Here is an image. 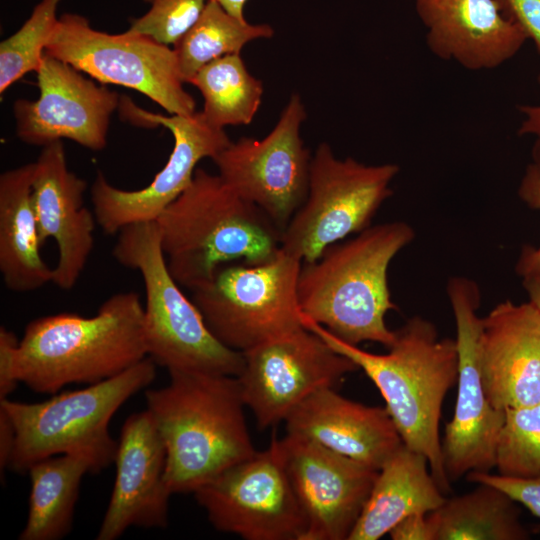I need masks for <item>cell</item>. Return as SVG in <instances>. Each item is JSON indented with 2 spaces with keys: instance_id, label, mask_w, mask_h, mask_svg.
<instances>
[{
  "instance_id": "1",
  "label": "cell",
  "mask_w": 540,
  "mask_h": 540,
  "mask_svg": "<svg viewBox=\"0 0 540 540\" xmlns=\"http://www.w3.org/2000/svg\"><path fill=\"white\" fill-rule=\"evenodd\" d=\"M302 324L364 371L384 398L404 445L427 458L441 491L450 492L439 424L444 398L457 383L456 340L439 338L431 321L413 316L395 331L386 354H374L336 338L308 318L302 317Z\"/></svg>"
},
{
  "instance_id": "2",
  "label": "cell",
  "mask_w": 540,
  "mask_h": 540,
  "mask_svg": "<svg viewBox=\"0 0 540 540\" xmlns=\"http://www.w3.org/2000/svg\"><path fill=\"white\" fill-rule=\"evenodd\" d=\"M168 372V385L145 392L147 410L166 447L170 491L194 492L256 450L236 376Z\"/></svg>"
},
{
  "instance_id": "3",
  "label": "cell",
  "mask_w": 540,
  "mask_h": 540,
  "mask_svg": "<svg viewBox=\"0 0 540 540\" xmlns=\"http://www.w3.org/2000/svg\"><path fill=\"white\" fill-rule=\"evenodd\" d=\"M414 238V229L403 221L371 225L329 246L317 260L302 263L298 300L303 317L348 344L370 341L388 349L395 331L387 327L385 316L398 309L388 268Z\"/></svg>"
},
{
  "instance_id": "4",
  "label": "cell",
  "mask_w": 540,
  "mask_h": 540,
  "mask_svg": "<svg viewBox=\"0 0 540 540\" xmlns=\"http://www.w3.org/2000/svg\"><path fill=\"white\" fill-rule=\"evenodd\" d=\"M154 221L171 275L191 290L227 263L259 264L280 251L282 230L219 174L202 168Z\"/></svg>"
},
{
  "instance_id": "5",
  "label": "cell",
  "mask_w": 540,
  "mask_h": 540,
  "mask_svg": "<svg viewBox=\"0 0 540 540\" xmlns=\"http://www.w3.org/2000/svg\"><path fill=\"white\" fill-rule=\"evenodd\" d=\"M146 357L144 305L137 292H119L92 317L59 313L28 323L18 377L36 393L55 394L67 384L112 378Z\"/></svg>"
},
{
  "instance_id": "6",
  "label": "cell",
  "mask_w": 540,
  "mask_h": 540,
  "mask_svg": "<svg viewBox=\"0 0 540 540\" xmlns=\"http://www.w3.org/2000/svg\"><path fill=\"white\" fill-rule=\"evenodd\" d=\"M156 366L147 356L112 378L55 393L44 402L0 400L15 428L8 469L25 473L34 463L59 454L86 456L92 473L109 466L118 446L108 429L110 420L123 403L154 381Z\"/></svg>"
},
{
  "instance_id": "7",
  "label": "cell",
  "mask_w": 540,
  "mask_h": 540,
  "mask_svg": "<svg viewBox=\"0 0 540 540\" xmlns=\"http://www.w3.org/2000/svg\"><path fill=\"white\" fill-rule=\"evenodd\" d=\"M113 256L137 270L145 289L144 337L147 356L168 371L239 376L242 352L223 345L207 327L199 309L171 275L155 221L122 228Z\"/></svg>"
},
{
  "instance_id": "8",
  "label": "cell",
  "mask_w": 540,
  "mask_h": 540,
  "mask_svg": "<svg viewBox=\"0 0 540 540\" xmlns=\"http://www.w3.org/2000/svg\"><path fill=\"white\" fill-rule=\"evenodd\" d=\"M301 267L281 250L263 263L226 264L192 290V301L223 345L244 352L303 326Z\"/></svg>"
},
{
  "instance_id": "9",
  "label": "cell",
  "mask_w": 540,
  "mask_h": 540,
  "mask_svg": "<svg viewBox=\"0 0 540 540\" xmlns=\"http://www.w3.org/2000/svg\"><path fill=\"white\" fill-rule=\"evenodd\" d=\"M399 171L395 163L339 159L320 143L311 158L306 198L282 231L280 250L310 263L329 246L368 228L392 195Z\"/></svg>"
},
{
  "instance_id": "10",
  "label": "cell",
  "mask_w": 540,
  "mask_h": 540,
  "mask_svg": "<svg viewBox=\"0 0 540 540\" xmlns=\"http://www.w3.org/2000/svg\"><path fill=\"white\" fill-rule=\"evenodd\" d=\"M45 54L72 65L102 84L134 89L171 115H192L194 98L184 89L177 58L168 45L125 31L110 34L91 27L79 14L65 13Z\"/></svg>"
},
{
  "instance_id": "11",
  "label": "cell",
  "mask_w": 540,
  "mask_h": 540,
  "mask_svg": "<svg viewBox=\"0 0 540 540\" xmlns=\"http://www.w3.org/2000/svg\"><path fill=\"white\" fill-rule=\"evenodd\" d=\"M456 324L458 350L457 397L452 419L441 443L448 480L470 472H491L496 466L499 436L505 411L490 403L480 371L482 317L479 285L464 276L450 277L446 285Z\"/></svg>"
},
{
  "instance_id": "12",
  "label": "cell",
  "mask_w": 540,
  "mask_h": 540,
  "mask_svg": "<svg viewBox=\"0 0 540 540\" xmlns=\"http://www.w3.org/2000/svg\"><path fill=\"white\" fill-rule=\"evenodd\" d=\"M215 529L246 540H303L306 521L288 478L278 439L194 492Z\"/></svg>"
},
{
  "instance_id": "13",
  "label": "cell",
  "mask_w": 540,
  "mask_h": 540,
  "mask_svg": "<svg viewBox=\"0 0 540 540\" xmlns=\"http://www.w3.org/2000/svg\"><path fill=\"white\" fill-rule=\"evenodd\" d=\"M306 116L301 97L294 93L264 138L231 141L213 159L220 177L282 231L308 191L312 156L300 136Z\"/></svg>"
},
{
  "instance_id": "14",
  "label": "cell",
  "mask_w": 540,
  "mask_h": 540,
  "mask_svg": "<svg viewBox=\"0 0 540 540\" xmlns=\"http://www.w3.org/2000/svg\"><path fill=\"white\" fill-rule=\"evenodd\" d=\"M242 353L244 367L237 378L260 430L285 421L311 394L359 369L304 326Z\"/></svg>"
},
{
  "instance_id": "15",
  "label": "cell",
  "mask_w": 540,
  "mask_h": 540,
  "mask_svg": "<svg viewBox=\"0 0 540 540\" xmlns=\"http://www.w3.org/2000/svg\"><path fill=\"white\" fill-rule=\"evenodd\" d=\"M122 113L136 123L166 127L174 138L165 166L144 188L123 190L98 172L91 187L97 224L107 234L119 233L133 223L154 221L190 184L198 162L214 159L231 140L224 128L211 125L201 114L163 116L147 112L129 99L120 100Z\"/></svg>"
},
{
  "instance_id": "16",
  "label": "cell",
  "mask_w": 540,
  "mask_h": 540,
  "mask_svg": "<svg viewBox=\"0 0 540 540\" xmlns=\"http://www.w3.org/2000/svg\"><path fill=\"white\" fill-rule=\"evenodd\" d=\"M283 463L306 521L303 540H348L378 470L309 439H278Z\"/></svg>"
},
{
  "instance_id": "17",
  "label": "cell",
  "mask_w": 540,
  "mask_h": 540,
  "mask_svg": "<svg viewBox=\"0 0 540 540\" xmlns=\"http://www.w3.org/2000/svg\"><path fill=\"white\" fill-rule=\"evenodd\" d=\"M36 74L39 98L18 99L13 104L18 138L42 147L69 139L90 150H102L119 95L45 53Z\"/></svg>"
},
{
  "instance_id": "18",
  "label": "cell",
  "mask_w": 540,
  "mask_h": 540,
  "mask_svg": "<svg viewBox=\"0 0 540 540\" xmlns=\"http://www.w3.org/2000/svg\"><path fill=\"white\" fill-rule=\"evenodd\" d=\"M166 460V447L150 412L131 414L121 429L115 482L97 540H115L131 526H167L172 492L165 480Z\"/></svg>"
},
{
  "instance_id": "19",
  "label": "cell",
  "mask_w": 540,
  "mask_h": 540,
  "mask_svg": "<svg viewBox=\"0 0 540 540\" xmlns=\"http://www.w3.org/2000/svg\"><path fill=\"white\" fill-rule=\"evenodd\" d=\"M86 189V181L69 170L62 141L44 146L34 162L32 199L41 247L56 242L52 282L63 290L75 286L94 248L97 220L84 204Z\"/></svg>"
},
{
  "instance_id": "20",
  "label": "cell",
  "mask_w": 540,
  "mask_h": 540,
  "mask_svg": "<svg viewBox=\"0 0 540 540\" xmlns=\"http://www.w3.org/2000/svg\"><path fill=\"white\" fill-rule=\"evenodd\" d=\"M437 58L470 71L492 70L513 58L527 36L498 0H413Z\"/></svg>"
},
{
  "instance_id": "21",
  "label": "cell",
  "mask_w": 540,
  "mask_h": 540,
  "mask_svg": "<svg viewBox=\"0 0 540 540\" xmlns=\"http://www.w3.org/2000/svg\"><path fill=\"white\" fill-rule=\"evenodd\" d=\"M480 371L499 410L540 402V309L506 300L482 317Z\"/></svg>"
},
{
  "instance_id": "22",
  "label": "cell",
  "mask_w": 540,
  "mask_h": 540,
  "mask_svg": "<svg viewBox=\"0 0 540 540\" xmlns=\"http://www.w3.org/2000/svg\"><path fill=\"white\" fill-rule=\"evenodd\" d=\"M287 434L309 439L379 470L404 443L386 407L367 406L326 387L286 418Z\"/></svg>"
},
{
  "instance_id": "23",
  "label": "cell",
  "mask_w": 540,
  "mask_h": 540,
  "mask_svg": "<svg viewBox=\"0 0 540 540\" xmlns=\"http://www.w3.org/2000/svg\"><path fill=\"white\" fill-rule=\"evenodd\" d=\"M445 499L427 458L403 444L378 470L348 540H378L408 515L428 514Z\"/></svg>"
},
{
  "instance_id": "24",
  "label": "cell",
  "mask_w": 540,
  "mask_h": 540,
  "mask_svg": "<svg viewBox=\"0 0 540 540\" xmlns=\"http://www.w3.org/2000/svg\"><path fill=\"white\" fill-rule=\"evenodd\" d=\"M34 162L0 175V272L6 287L28 292L52 282L40 254L38 224L32 199Z\"/></svg>"
},
{
  "instance_id": "25",
  "label": "cell",
  "mask_w": 540,
  "mask_h": 540,
  "mask_svg": "<svg viewBox=\"0 0 540 540\" xmlns=\"http://www.w3.org/2000/svg\"><path fill=\"white\" fill-rule=\"evenodd\" d=\"M89 458L59 454L34 463L26 525L20 540H58L72 527L74 508L83 476L92 473Z\"/></svg>"
},
{
  "instance_id": "26",
  "label": "cell",
  "mask_w": 540,
  "mask_h": 540,
  "mask_svg": "<svg viewBox=\"0 0 540 540\" xmlns=\"http://www.w3.org/2000/svg\"><path fill=\"white\" fill-rule=\"evenodd\" d=\"M468 493L446 498L428 513L434 540H525L517 502L501 489L486 483Z\"/></svg>"
},
{
  "instance_id": "27",
  "label": "cell",
  "mask_w": 540,
  "mask_h": 540,
  "mask_svg": "<svg viewBox=\"0 0 540 540\" xmlns=\"http://www.w3.org/2000/svg\"><path fill=\"white\" fill-rule=\"evenodd\" d=\"M189 83L204 99L201 114L219 128L250 124L264 92L262 81L248 71L240 54L225 55L209 62Z\"/></svg>"
},
{
  "instance_id": "28",
  "label": "cell",
  "mask_w": 540,
  "mask_h": 540,
  "mask_svg": "<svg viewBox=\"0 0 540 540\" xmlns=\"http://www.w3.org/2000/svg\"><path fill=\"white\" fill-rule=\"evenodd\" d=\"M269 24H250L227 13L216 1L208 0L193 26L173 45L184 83L209 62L229 54H240L250 41L271 38Z\"/></svg>"
},
{
  "instance_id": "29",
  "label": "cell",
  "mask_w": 540,
  "mask_h": 540,
  "mask_svg": "<svg viewBox=\"0 0 540 540\" xmlns=\"http://www.w3.org/2000/svg\"><path fill=\"white\" fill-rule=\"evenodd\" d=\"M60 1L41 0L25 23L0 43V94L26 73L39 69L59 19Z\"/></svg>"
},
{
  "instance_id": "30",
  "label": "cell",
  "mask_w": 540,
  "mask_h": 540,
  "mask_svg": "<svg viewBox=\"0 0 540 540\" xmlns=\"http://www.w3.org/2000/svg\"><path fill=\"white\" fill-rule=\"evenodd\" d=\"M495 468L508 477L540 476V402L505 410Z\"/></svg>"
},
{
  "instance_id": "31",
  "label": "cell",
  "mask_w": 540,
  "mask_h": 540,
  "mask_svg": "<svg viewBox=\"0 0 540 540\" xmlns=\"http://www.w3.org/2000/svg\"><path fill=\"white\" fill-rule=\"evenodd\" d=\"M149 10L130 20L127 31L174 45L198 20L208 0H144Z\"/></svg>"
},
{
  "instance_id": "32",
  "label": "cell",
  "mask_w": 540,
  "mask_h": 540,
  "mask_svg": "<svg viewBox=\"0 0 540 540\" xmlns=\"http://www.w3.org/2000/svg\"><path fill=\"white\" fill-rule=\"evenodd\" d=\"M473 483H486L507 493L517 503L525 506L540 519V476L517 478L490 472H470L466 475Z\"/></svg>"
},
{
  "instance_id": "33",
  "label": "cell",
  "mask_w": 540,
  "mask_h": 540,
  "mask_svg": "<svg viewBox=\"0 0 540 540\" xmlns=\"http://www.w3.org/2000/svg\"><path fill=\"white\" fill-rule=\"evenodd\" d=\"M519 198L531 209L540 210V168L530 163L524 172L518 187ZM516 273L527 277L540 273V245H525L515 266Z\"/></svg>"
},
{
  "instance_id": "34",
  "label": "cell",
  "mask_w": 540,
  "mask_h": 540,
  "mask_svg": "<svg viewBox=\"0 0 540 540\" xmlns=\"http://www.w3.org/2000/svg\"><path fill=\"white\" fill-rule=\"evenodd\" d=\"M20 340L5 326L0 327V400L14 392L19 381L18 353Z\"/></svg>"
},
{
  "instance_id": "35",
  "label": "cell",
  "mask_w": 540,
  "mask_h": 540,
  "mask_svg": "<svg viewBox=\"0 0 540 540\" xmlns=\"http://www.w3.org/2000/svg\"><path fill=\"white\" fill-rule=\"evenodd\" d=\"M504 13L517 23L540 55V0H498Z\"/></svg>"
},
{
  "instance_id": "36",
  "label": "cell",
  "mask_w": 540,
  "mask_h": 540,
  "mask_svg": "<svg viewBox=\"0 0 540 540\" xmlns=\"http://www.w3.org/2000/svg\"><path fill=\"white\" fill-rule=\"evenodd\" d=\"M388 535L393 540H434V532L425 513L408 515Z\"/></svg>"
},
{
  "instance_id": "37",
  "label": "cell",
  "mask_w": 540,
  "mask_h": 540,
  "mask_svg": "<svg viewBox=\"0 0 540 540\" xmlns=\"http://www.w3.org/2000/svg\"><path fill=\"white\" fill-rule=\"evenodd\" d=\"M538 82L540 84V72L538 74ZM518 110L523 115V119L517 133L519 136L534 137V144L532 146V163L540 168V104L520 105Z\"/></svg>"
},
{
  "instance_id": "38",
  "label": "cell",
  "mask_w": 540,
  "mask_h": 540,
  "mask_svg": "<svg viewBox=\"0 0 540 540\" xmlns=\"http://www.w3.org/2000/svg\"><path fill=\"white\" fill-rule=\"evenodd\" d=\"M15 442V428L7 412L0 408V471L8 468Z\"/></svg>"
},
{
  "instance_id": "39",
  "label": "cell",
  "mask_w": 540,
  "mask_h": 540,
  "mask_svg": "<svg viewBox=\"0 0 540 540\" xmlns=\"http://www.w3.org/2000/svg\"><path fill=\"white\" fill-rule=\"evenodd\" d=\"M522 284L529 301L540 309V273L522 278Z\"/></svg>"
},
{
  "instance_id": "40",
  "label": "cell",
  "mask_w": 540,
  "mask_h": 540,
  "mask_svg": "<svg viewBox=\"0 0 540 540\" xmlns=\"http://www.w3.org/2000/svg\"><path fill=\"white\" fill-rule=\"evenodd\" d=\"M216 1L227 13L233 17L246 21L244 16V6L248 0H214Z\"/></svg>"
}]
</instances>
